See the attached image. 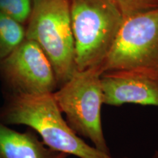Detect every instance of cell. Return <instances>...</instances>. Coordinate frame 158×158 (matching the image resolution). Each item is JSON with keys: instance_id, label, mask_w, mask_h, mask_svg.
Listing matches in <instances>:
<instances>
[{"instance_id": "obj_10", "label": "cell", "mask_w": 158, "mask_h": 158, "mask_svg": "<svg viewBox=\"0 0 158 158\" xmlns=\"http://www.w3.org/2000/svg\"><path fill=\"white\" fill-rule=\"evenodd\" d=\"M33 0H0V12L25 26L31 15Z\"/></svg>"}, {"instance_id": "obj_7", "label": "cell", "mask_w": 158, "mask_h": 158, "mask_svg": "<svg viewBox=\"0 0 158 158\" xmlns=\"http://www.w3.org/2000/svg\"><path fill=\"white\" fill-rule=\"evenodd\" d=\"M103 103L120 106L131 103L158 107V80L123 72L101 76Z\"/></svg>"}, {"instance_id": "obj_12", "label": "cell", "mask_w": 158, "mask_h": 158, "mask_svg": "<svg viewBox=\"0 0 158 158\" xmlns=\"http://www.w3.org/2000/svg\"><path fill=\"white\" fill-rule=\"evenodd\" d=\"M152 158H158V150H156L152 156Z\"/></svg>"}, {"instance_id": "obj_9", "label": "cell", "mask_w": 158, "mask_h": 158, "mask_svg": "<svg viewBox=\"0 0 158 158\" xmlns=\"http://www.w3.org/2000/svg\"><path fill=\"white\" fill-rule=\"evenodd\" d=\"M25 38V26L0 12V64Z\"/></svg>"}, {"instance_id": "obj_1", "label": "cell", "mask_w": 158, "mask_h": 158, "mask_svg": "<svg viewBox=\"0 0 158 158\" xmlns=\"http://www.w3.org/2000/svg\"><path fill=\"white\" fill-rule=\"evenodd\" d=\"M0 122L28 126L51 149L79 158H115L89 145L62 116L53 93L4 94ZM128 158V157H124Z\"/></svg>"}, {"instance_id": "obj_3", "label": "cell", "mask_w": 158, "mask_h": 158, "mask_svg": "<svg viewBox=\"0 0 158 158\" xmlns=\"http://www.w3.org/2000/svg\"><path fill=\"white\" fill-rule=\"evenodd\" d=\"M26 38L40 45L52 65L58 88L77 70L70 0H33Z\"/></svg>"}, {"instance_id": "obj_4", "label": "cell", "mask_w": 158, "mask_h": 158, "mask_svg": "<svg viewBox=\"0 0 158 158\" xmlns=\"http://www.w3.org/2000/svg\"><path fill=\"white\" fill-rule=\"evenodd\" d=\"M100 68L158 80V7L124 19Z\"/></svg>"}, {"instance_id": "obj_5", "label": "cell", "mask_w": 158, "mask_h": 158, "mask_svg": "<svg viewBox=\"0 0 158 158\" xmlns=\"http://www.w3.org/2000/svg\"><path fill=\"white\" fill-rule=\"evenodd\" d=\"M102 73L100 65L77 70L53 96L75 133L90 140L96 149L110 155L102 127Z\"/></svg>"}, {"instance_id": "obj_6", "label": "cell", "mask_w": 158, "mask_h": 158, "mask_svg": "<svg viewBox=\"0 0 158 158\" xmlns=\"http://www.w3.org/2000/svg\"><path fill=\"white\" fill-rule=\"evenodd\" d=\"M0 82L3 94L53 93L58 89L48 57L27 38L0 64Z\"/></svg>"}, {"instance_id": "obj_11", "label": "cell", "mask_w": 158, "mask_h": 158, "mask_svg": "<svg viewBox=\"0 0 158 158\" xmlns=\"http://www.w3.org/2000/svg\"><path fill=\"white\" fill-rule=\"evenodd\" d=\"M121 10L124 19L140 12L158 7V0H113Z\"/></svg>"}, {"instance_id": "obj_8", "label": "cell", "mask_w": 158, "mask_h": 158, "mask_svg": "<svg viewBox=\"0 0 158 158\" xmlns=\"http://www.w3.org/2000/svg\"><path fill=\"white\" fill-rule=\"evenodd\" d=\"M48 147L31 130L19 133L0 122V158H68Z\"/></svg>"}, {"instance_id": "obj_2", "label": "cell", "mask_w": 158, "mask_h": 158, "mask_svg": "<svg viewBox=\"0 0 158 158\" xmlns=\"http://www.w3.org/2000/svg\"><path fill=\"white\" fill-rule=\"evenodd\" d=\"M78 70L98 66L109 54L124 18L113 0H70Z\"/></svg>"}]
</instances>
